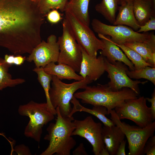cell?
Wrapping results in <instances>:
<instances>
[{"label":"cell","mask_w":155,"mask_h":155,"mask_svg":"<svg viewBox=\"0 0 155 155\" xmlns=\"http://www.w3.org/2000/svg\"><path fill=\"white\" fill-rule=\"evenodd\" d=\"M31 0H0V46L15 55L30 54L42 41L45 15Z\"/></svg>","instance_id":"1"},{"label":"cell","mask_w":155,"mask_h":155,"mask_svg":"<svg viewBox=\"0 0 155 155\" xmlns=\"http://www.w3.org/2000/svg\"><path fill=\"white\" fill-rule=\"evenodd\" d=\"M55 109L56 122L50 124L46 129L48 134L44 137L49 141V145L40 155H70L71 150L76 144L71 135L75 128L73 117H63L58 106Z\"/></svg>","instance_id":"2"},{"label":"cell","mask_w":155,"mask_h":155,"mask_svg":"<svg viewBox=\"0 0 155 155\" xmlns=\"http://www.w3.org/2000/svg\"><path fill=\"white\" fill-rule=\"evenodd\" d=\"M82 91L75 93L74 96L81 100L83 103L105 107L109 115L111 111L120 105L125 100L136 98L140 96L127 87L123 88L117 91H113L107 84H98L92 86H87Z\"/></svg>","instance_id":"3"},{"label":"cell","mask_w":155,"mask_h":155,"mask_svg":"<svg viewBox=\"0 0 155 155\" xmlns=\"http://www.w3.org/2000/svg\"><path fill=\"white\" fill-rule=\"evenodd\" d=\"M18 111L20 115L27 116L30 119L24 130L25 135L39 143L43 126L55 117L46 103H38L31 100L26 104L20 105Z\"/></svg>","instance_id":"4"},{"label":"cell","mask_w":155,"mask_h":155,"mask_svg":"<svg viewBox=\"0 0 155 155\" xmlns=\"http://www.w3.org/2000/svg\"><path fill=\"white\" fill-rule=\"evenodd\" d=\"M91 25L95 32L110 36L111 40L116 44L136 41L147 43L155 46V36L154 33L148 32L138 33L128 26L107 25L97 19L92 20Z\"/></svg>","instance_id":"5"},{"label":"cell","mask_w":155,"mask_h":155,"mask_svg":"<svg viewBox=\"0 0 155 155\" xmlns=\"http://www.w3.org/2000/svg\"><path fill=\"white\" fill-rule=\"evenodd\" d=\"M51 81L49 96L53 106L55 109L59 107L63 117H69L72 109L70 102L75 92L79 89H84L93 82L86 77L82 80L67 84L52 75Z\"/></svg>","instance_id":"6"},{"label":"cell","mask_w":155,"mask_h":155,"mask_svg":"<svg viewBox=\"0 0 155 155\" xmlns=\"http://www.w3.org/2000/svg\"><path fill=\"white\" fill-rule=\"evenodd\" d=\"M110 119L115 125L122 130L128 143V155H143L146 143L149 138L154 135L155 121L144 127L130 125L122 122L118 117L114 109L111 111Z\"/></svg>","instance_id":"7"},{"label":"cell","mask_w":155,"mask_h":155,"mask_svg":"<svg viewBox=\"0 0 155 155\" xmlns=\"http://www.w3.org/2000/svg\"><path fill=\"white\" fill-rule=\"evenodd\" d=\"M63 33L57 40L59 52L57 63L71 67L79 72L82 55L80 45L77 42L66 19L62 24Z\"/></svg>","instance_id":"8"},{"label":"cell","mask_w":155,"mask_h":155,"mask_svg":"<svg viewBox=\"0 0 155 155\" xmlns=\"http://www.w3.org/2000/svg\"><path fill=\"white\" fill-rule=\"evenodd\" d=\"M65 12V18L78 44L89 55L96 57L98 51L104 48L102 40L96 36L89 26L80 21L71 12L68 10Z\"/></svg>","instance_id":"9"},{"label":"cell","mask_w":155,"mask_h":155,"mask_svg":"<svg viewBox=\"0 0 155 155\" xmlns=\"http://www.w3.org/2000/svg\"><path fill=\"white\" fill-rule=\"evenodd\" d=\"M146 101L144 96L127 99L114 110L120 120L128 119L144 127L153 121L151 108L147 105Z\"/></svg>","instance_id":"10"},{"label":"cell","mask_w":155,"mask_h":155,"mask_svg":"<svg viewBox=\"0 0 155 155\" xmlns=\"http://www.w3.org/2000/svg\"><path fill=\"white\" fill-rule=\"evenodd\" d=\"M73 122L75 128L71 135H79L85 138L92 146L94 154L102 155L106 148L102 138V124L96 122L91 116L82 120L74 119Z\"/></svg>","instance_id":"11"},{"label":"cell","mask_w":155,"mask_h":155,"mask_svg":"<svg viewBox=\"0 0 155 155\" xmlns=\"http://www.w3.org/2000/svg\"><path fill=\"white\" fill-rule=\"evenodd\" d=\"M128 69L127 65L122 62L117 61L115 63L112 64L105 57V70L108 73V77L110 79L107 84L112 90L117 91L123 88L127 87L140 95L139 84H144L148 81L132 80L126 73V71Z\"/></svg>","instance_id":"12"},{"label":"cell","mask_w":155,"mask_h":155,"mask_svg":"<svg viewBox=\"0 0 155 155\" xmlns=\"http://www.w3.org/2000/svg\"><path fill=\"white\" fill-rule=\"evenodd\" d=\"M59 52L56 36L52 34L49 36L47 41L42 40L33 50L26 61L34 62L35 67L44 68L51 62H57Z\"/></svg>","instance_id":"13"},{"label":"cell","mask_w":155,"mask_h":155,"mask_svg":"<svg viewBox=\"0 0 155 155\" xmlns=\"http://www.w3.org/2000/svg\"><path fill=\"white\" fill-rule=\"evenodd\" d=\"M80 46L82 58L79 74L84 79L88 77L92 81H95L105 71V57L101 55L97 57H93Z\"/></svg>","instance_id":"14"},{"label":"cell","mask_w":155,"mask_h":155,"mask_svg":"<svg viewBox=\"0 0 155 155\" xmlns=\"http://www.w3.org/2000/svg\"><path fill=\"white\" fill-rule=\"evenodd\" d=\"M104 44V48L100 51L101 55L112 64L117 61L122 62L129 67L130 71L135 70L133 64L127 58L119 48L111 40L109 36L98 34Z\"/></svg>","instance_id":"15"},{"label":"cell","mask_w":155,"mask_h":155,"mask_svg":"<svg viewBox=\"0 0 155 155\" xmlns=\"http://www.w3.org/2000/svg\"><path fill=\"white\" fill-rule=\"evenodd\" d=\"M102 136L109 155H116L120 144L125 139V135L122 130L115 125L111 127L104 125Z\"/></svg>","instance_id":"16"},{"label":"cell","mask_w":155,"mask_h":155,"mask_svg":"<svg viewBox=\"0 0 155 155\" xmlns=\"http://www.w3.org/2000/svg\"><path fill=\"white\" fill-rule=\"evenodd\" d=\"M133 2L121 3L118 10V13L113 25H123L128 26L135 31L140 26L136 20L133 12Z\"/></svg>","instance_id":"17"},{"label":"cell","mask_w":155,"mask_h":155,"mask_svg":"<svg viewBox=\"0 0 155 155\" xmlns=\"http://www.w3.org/2000/svg\"><path fill=\"white\" fill-rule=\"evenodd\" d=\"M73 106L70 115V117L77 112H84L93 115L99 119L104 125L111 127L115 125L113 121L107 118L106 115H108L107 109L105 107L99 105L94 106L92 109L86 108L82 105L79 101L74 96L71 101Z\"/></svg>","instance_id":"18"},{"label":"cell","mask_w":155,"mask_h":155,"mask_svg":"<svg viewBox=\"0 0 155 155\" xmlns=\"http://www.w3.org/2000/svg\"><path fill=\"white\" fill-rule=\"evenodd\" d=\"M133 8L135 18L140 26L155 16V3L151 0H135Z\"/></svg>","instance_id":"19"},{"label":"cell","mask_w":155,"mask_h":155,"mask_svg":"<svg viewBox=\"0 0 155 155\" xmlns=\"http://www.w3.org/2000/svg\"><path fill=\"white\" fill-rule=\"evenodd\" d=\"M55 63H50L43 68L44 71L47 73L56 76L61 80H74L78 81L84 79L68 65L61 63L56 65Z\"/></svg>","instance_id":"20"},{"label":"cell","mask_w":155,"mask_h":155,"mask_svg":"<svg viewBox=\"0 0 155 155\" xmlns=\"http://www.w3.org/2000/svg\"><path fill=\"white\" fill-rule=\"evenodd\" d=\"M90 0H70L67 3L65 11H70L80 21L89 26L90 20L88 7Z\"/></svg>","instance_id":"21"},{"label":"cell","mask_w":155,"mask_h":155,"mask_svg":"<svg viewBox=\"0 0 155 155\" xmlns=\"http://www.w3.org/2000/svg\"><path fill=\"white\" fill-rule=\"evenodd\" d=\"M123 44L137 52L146 62L155 67V47L147 43L136 41L127 42Z\"/></svg>","instance_id":"22"},{"label":"cell","mask_w":155,"mask_h":155,"mask_svg":"<svg viewBox=\"0 0 155 155\" xmlns=\"http://www.w3.org/2000/svg\"><path fill=\"white\" fill-rule=\"evenodd\" d=\"M120 0H102L95 7L96 11L102 15L109 22L113 24L118 10Z\"/></svg>","instance_id":"23"},{"label":"cell","mask_w":155,"mask_h":155,"mask_svg":"<svg viewBox=\"0 0 155 155\" xmlns=\"http://www.w3.org/2000/svg\"><path fill=\"white\" fill-rule=\"evenodd\" d=\"M11 66L0 57V91L8 87H15L25 82V80L23 78H12L8 72L9 68Z\"/></svg>","instance_id":"24"},{"label":"cell","mask_w":155,"mask_h":155,"mask_svg":"<svg viewBox=\"0 0 155 155\" xmlns=\"http://www.w3.org/2000/svg\"><path fill=\"white\" fill-rule=\"evenodd\" d=\"M33 71L37 75V79L43 88L45 94L46 102L49 108L53 114L56 115V109L53 106L49 96V91L51 88L50 83L52 80V75L47 73L42 67H35Z\"/></svg>","instance_id":"25"},{"label":"cell","mask_w":155,"mask_h":155,"mask_svg":"<svg viewBox=\"0 0 155 155\" xmlns=\"http://www.w3.org/2000/svg\"><path fill=\"white\" fill-rule=\"evenodd\" d=\"M116 44L123 51L127 58L133 63L135 70H139L147 66L153 67L152 65L146 62L140 55L132 49L123 44Z\"/></svg>","instance_id":"26"},{"label":"cell","mask_w":155,"mask_h":155,"mask_svg":"<svg viewBox=\"0 0 155 155\" xmlns=\"http://www.w3.org/2000/svg\"><path fill=\"white\" fill-rule=\"evenodd\" d=\"M68 2V0H40L37 4L40 12L45 15L51 9L65 11Z\"/></svg>","instance_id":"27"},{"label":"cell","mask_w":155,"mask_h":155,"mask_svg":"<svg viewBox=\"0 0 155 155\" xmlns=\"http://www.w3.org/2000/svg\"><path fill=\"white\" fill-rule=\"evenodd\" d=\"M126 73L130 78L138 80L144 78L150 81L155 85V67L147 66L138 70L126 71Z\"/></svg>","instance_id":"28"},{"label":"cell","mask_w":155,"mask_h":155,"mask_svg":"<svg viewBox=\"0 0 155 155\" xmlns=\"http://www.w3.org/2000/svg\"><path fill=\"white\" fill-rule=\"evenodd\" d=\"M4 59L6 63L12 66V65L20 66L26 61V57L21 55L14 56L6 54L5 55Z\"/></svg>","instance_id":"29"},{"label":"cell","mask_w":155,"mask_h":155,"mask_svg":"<svg viewBox=\"0 0 155 155\" xmlns=\"http://www.w3.org/2000/svg\"><path fill=\"white\" fill-rule=\"evenodd\" d=\"M155 155V136L150 137L146 142L144 150V155Z\"/></svg>","instance_id":"30"},{"label":"cell","mask_w":155,"mask_h":155,"mask_svg":"<svg viewBox=\"0 0 155 155\" xmlns=\"http://www.w3.org/2000/svg\"><path fill=\"white\" fill-rule=\"evenodd\" d=\"M155 30V16H152L144 24L140 26L139 29L136 31L138 33Z\"/></svg>","instance_id":"31"},{"label":"cell","mask_w":155,"mask_h":155,"mask_svg":"<svg viewBox=\"0 0 155 155\" xmlns=\"http://www.w3.org/2000/svg\"><path fill=\"white\" fill-rule=\"evenodd\" d=\"M47 14V20L51 23H57L62 19L60 13L56 9H52Z\"/></svg>","instance_id":"32"},{"label":"cell","mask_w":155,"mask_h":155,"mask_svg":"<svg viewBox=\"0 0 155 155\" xmlns=\"http://www.w3.org/2000/svg\"><path fill=\"white\" fill-rule=\"evenodd\" d=\"M15 150L18 155L32 154L28 148L23 144L16 146Z\"/></svg>","instance_id":"33"},{"label":"cell","mask_w":155,"mask_h":155,"mask_svg":"<svg viewBox=\"0 0 155 155\" xmlns=\"http://www.w3.org/2000/svg\"><path fill=\"white\" fill-rule=\"evenodd\" d=\"M151 98H146L147 101H148L151 103L150 107L152 116L153 121L155 119V89H154L151 95Z\"/></svg>","instance_id":"34"},{"label":"cell","mask_w":155,"mask_h":155,"mask_svg":"<svg viewBox=\"0 0 155 155\" xmlns=\"http://www.w3.org/2000/svg\"><path fill=\"white\" fill-rule=\"evenodd\" d=\"M73 154L74 155H88L82 143H80L73 151Z\"/></svg>","instance_id":"35"},{"label":"cell","mask_w":155,"mask_h":155,"mask_svg":"<svg viewBox=\"0 0 155 155\" xmlns=\"http://www.w3.org/2000/svg\"><path fill=\"white\" fill-rule=\"evenodd\" d=\"M126 140H123L120 144L116 152V155H125V147Z\"/></svg>","instance_id":"36"},{"label":"cell","mask_w":155,"mask_h":155,"mask_svg":"<svg viewBox=\"0 0 155 155\" xmlns=\"http://www.w3.org/2000/svg\"><path fill=\"white\" fill-rule=\"evenodd\" d=\"M135 0H120L119 4L123 2H133Z\"/></svg>","instance_id":"37"},{"label":"cell","mask_w":155,"mask_h":155,"mask_svg":"<svg viewBox=\"0 0 155 155\" xmlns=\"http://www.w3.org/2000/svg\"><path fill=\"white\" fill-rule=\"evenodd\" d=\"M32 1L38 3L40 0H31Z\"/></svg>","instance_id":"38"}]
</instances>
